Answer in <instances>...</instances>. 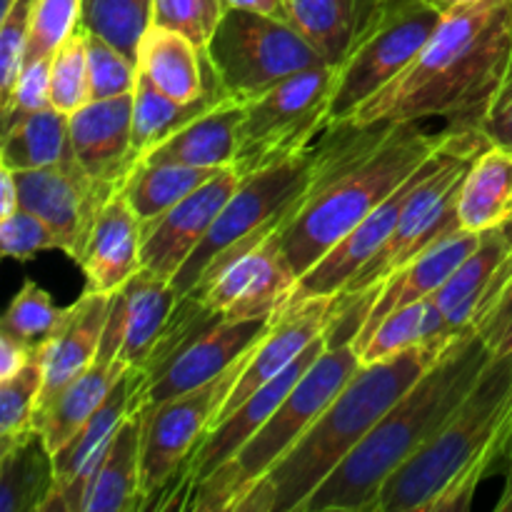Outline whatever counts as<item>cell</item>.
Returning a JSON list of instances; mask_svg holds the SVG:
<instances>
[{
  "instance_id": "1",
  "label": "cell",
  "mask_w": 512,
  "mask_h": 512,
  "mask_svg": "<svg viewBox=\"0 0 512 512\" xmlns=\"http://www.w3.org/2000/svg\"><path fill=\"white\" fill-rule=\"evenodd\" d=\"M425 120L333 125L325 130V160L288 223L278 230L290 268L303 278L335 243L363 223L445 140Z\"/></svg>"
},
{
  "instance_id": "2",
  "label": "cell",
  "mask_w": 512,
  "mask_h": 512,
  "mask_svg": "<svg viewBox=\"0 0 512 512\" xmlns=\"http://www.w3.org/2000/svg\"><path fill=\"white\" fill-rule=\"evenodd\" d=\"M512 68V0H475L443 15L405 73L348 120L353 125L445 118L478 128Z\"/></svg>"
},
{
  "instance_id": "3",
  "label": "cell",
  "mask_w": 512,
  "mask_h": 512,
  "mask_svg": "<svg viewBox=\"0 0 512 512\" xmlns=\"http://www.w3.org/2000/svg\"><path fill=\"white\" fill-rule=\"evenodd\" d=\"M490 358L473 330L455 335L428 373L410 385L298 512H373L383 485L438 435Z\"/></svg>"
},
{
  "instance_id": "4",
  "label": "cell",
  "mask_w": 512,
  "mask_h": 512,
  "mask_svg": "<svg viewBox=\"0 0 512 512\" xmlns=\"http://www.w3.org/2000/svg\"><path fill=\"white\" fill-rule=\"evenodd\" d=\"M453 338L428 340L388 360L360 365L303 438L248 490L235 512H298L410 385L428 373Z\"/></svg>"
},
{
  "instance_id": "5",
  "label": "cell",
  "mask_w": 512,
  "mask_h": 512,
  "mask_svg": "<svg viewBox=\"0 0 512 512\" xmlns=\"http://www.w3.org/2000/svg\"><path fill=\"white\" fill-rule=\"evenodd\" d=\"M512 440V353L490 358L448 423L383 485L373 512H465Z\"/></svg>"
},
{
  "instance_id": "6",
  "label": "cell",
  "mask_w": 512,
  "mask_h": 512,
  "mask_svg": "<svg viewBox=\"0 0 512 512\" xmlns=\"http://www.w3.org/2000/svg\"><path fill=\"white\" fill-rule=\"evenodd\" d=\"M360 365L363 363L350 338L330 340L325 353L305 370L258 433L205 483H200L180 510L235 512L248 490L303 438L305 430L358 373Z\"/></svg>"
},
{
  "instance_id": "7",
  "label": "cell",
  "mask_w": 512,
  "mask_h": 512,
  "mask_svg": "<svg viewBox=\"0 0 512 512\" xmlns=\"http://www.w3.org/2000/svg\"><path fill=\"white\" fill-rule=\"evenodd\" d=\"M323 160L325 138L303 153L245 175L203 243L173 278L175 290L180 295L193 293L218 275L230 260L248 253L268 235L278 233L318 178Z\"/></svg>"
},
{
  "instance_id": "8",
  "label": "cell",
  "mask_w": 512,
  "mask_h": 512,
  "mask_svg": "<svg viewBox=\"0 0 512 512\" xmlns=\"http://www.w3.org/2000/svg\"><path fill=\"white\" fill-rule=\"evenodd\" d=\"M440 20L443 13L428 0H373L335 68L328 128L348 123L360 105L405 73L430 43Z\"/></svg>"
},
{
  "instance_id": "9",
  "label": "cell",
  "mask_w": 512,
  "mask_h": 512,
  "mask_svg": "<svg viewBox=\"0 0 512 512\" xmlns=\"http://www.w3.org/2000/svg\"><path fill=\"white\" fill-rule=\"evenodd\" d=\"M205 50L225 93L243 103L303 70L328 65L288 20L240 8L225 10Z\"/></svg>"
},
{
  "instance_id": "10",
  "label": "cell",
  "mask_w": 512,
  "mask_h": 512,
  "mask_svg": "<svg viewBox=\"0 0 512 512\" xmlns=\"http://www.w3.org/2000/svg\"><path fill=\"white\" fill-rule=\"evenodd\" d=\"M333 93L335 68L318 65L248 100L233 163L240 178L308 150L328 130Z\"/></svg>"
},
{
  "instance_id": "11",
  "label": "cell",
  "mask_w": 512,
  "mask_h": 512,
  "mask_svg": "<svg viewBox=\"0 0 512 512\" xmlns=\"http://www.w3.org/2000/svg\"><path fill=\"white\" fill-rule=\"evenodd\" d=\"M253 353V350H250ZM248 355L230 365L223 375L190 393L170 398L143 415V445H140V510L155 508L160 495L178 478L193 450L208 433L215 413L243 373Z\"/></svg>"
},
{
  "instance_id": "12",
  "label": "cell",
  "mask_w": 512,
  "mask_h": 512,
  "mask_svg": "<svg viewBox=\"0 0 512 512\" xmlns=\"http://www.w3.org/2000/svg\"><path fill=\"white\" fill-rule=\"evenodd\" d=\"M330 345L328 333L323 338L315 340L293 365H290L285 373H280L278 378L270 380L268 385H263L260 390H255L243 405L233 410L228 418L220 420L215 428H210L203 435V440L198 443V448L193 450V455L188 458V463L180 468L178 478L170 483V488L165 490V500L160 505H155L158 510H180L183 503L188 500V495L198 488L200 483L210 478L215 470L223 463H228L250 438L260 430V425L273 415V410L278 408L285 400V395L293 390V385L298 383L305 375V370L325 353V348Z\"/></svg>"
},
{
  "instance_id": "13",
  "label": "cell",
  "mask_w": 512,
  "mask_h": 512,
  "mask_svg": "<svg viewBox=\"0 0 512 512\" xmlns=\"http://www.w3.org/2000/svg\"><path fill=\"white\" fill-rule=\"evenodd\" d=\"M15 180L20 208L43 218L60 238L63 253L80 263L95 218L115 190L95 183L75 153L48 168L20 170Z\"/></svg>"
},
{
  "instance_id": "14",
  "label": "cell",
  "mask_w": 512,
  "mask_h": 512,
  "mask_svg": "<svg viewBox=\"0 0 512 512\" xmlns=\"http://www.w3.org/2000/svg\"><path fill=\"white\" fill-rule=\"evenodd\" d=\"M340 315H343V310H340V295L288 300L285 308H280L273 315L270 328L265 330V335L253 348L238 383L233 385L225 403L218 408L210 428H215L220 420L228 418L255 390H260L270 380L278 378L280 373H285L315 340L323 338L333 328L335 320H340Z\"/></svg>"
},
{
  "instance_id": "15",
  "label": "cell",
  "mask_w": 512,
  "mask_h": 512,
  "mask_svg": "<svg viewBox=\"0 0 512 512\" xmlns=\"http://www.w3.org/2000/svg\"><path fill=\"white\" fill-rule=\"evenodd\" d=\"M295 283L298 275L280 248L278 233H273L188 295H195L210 313L223 315L225 320L273 318L285 308Z\"/></svg>"
},
{
  "instance_id": "16",
  "label": "cell",
  "mask_w": 512,
  "mask_h": 512,
  "mask_svg": "<svg viewBox=\"0 0 512 512\" xmlns=\"http://www.w3.org/2000/svg\"><path fill=\"white\" fill-rule=\"evenodd\" d=\"M240 173L235 165L220 170L215 178L200 185L195 193L180 200L170 210L153 220L140 223V258L143 268L160 278L173 283L175 275L180 273L190 255L195 253L208 230L223 213L228 200L240 185Z\"/></svg>"
},
{
  "instance_id": "17",
  "label": "cell",
  "mask_w": 512,
  "mask_h": 512,
  "mask_svg": "<svg viewBox=\"0 0 512 512\" xmlns=\"http://www.w3.org/2000/svg\"><path fill=\"white\" fill-rule=\"evenodd\" d=\"M273 318H248V320H220L210 330L185 345L173 363L155 375L150 383L138 388L133 400V410H148L165 403L170 398L190 393L200 385L210 383L223 375L230 365L238 363L243 355L258 345Z\"/></svg>"
},
{
  "instance_id": "18",
  "label": "cell",
  "mask_w": 512,
  "mask_h": 512,
  "mask_svg": "<svg viewBox=\"0 0 512 512\" xmlns=\"http://www.w3.org/2000/svg\"><path fill=\"white\" fill-rule=\"evenodd\" d=\"M143 385L138 368H128L100 403V408L80 425L78 433L53 455L55 490L45 512H83L85 493L105 450L113 443L120 423L133 410V400Z\"/></svg>"
},
{
  "instance_id": "19",
  "label": "cell",
  "mask_w": 512,
  "mask_h": 512,
  "mask_svg": "<svg viewBox=\"0 0 512 512\" xmlns=\"http://www.w3.org/2000/svg\"><path fill=\"white\" fill-rule=\"evenodd\" d=\"M480 240H483V233H470V230L463 228L455 230L448 238L440 240L438 245L420 253L410 263H405L398 273L390 275L378 288L368 290L363 295L365 310L360 313V323L355 328L353 338H350L355 350L368 343L380 320L388 318L393 310L425 298H435V293L448 283V278L458 270V265L478 248Z\"/></svg>"
},
{
  "instance_id": "20",
  "label": "cell",
  "mask_w": 512,
  "mask_h": 512,
  "mask_svg": "<svg viewBox=\"0 0 512 512\" xmlns=\"http://www.w3.org/2000/svg\"><path fill=\"white\" fill-rule=\"evenodd\" d=\"M125 333V293L118 290L113 295V308H110L108 325H105L100 350L90 368L80 378H75L63 393L58 395L53 405L40 415L38 430L43 435L50 453H58L70 438L80 430V425L100 408L120 375L128 373L130 365L120 358V345Z\"/></svg>"
},
{
  "instance_id": "21",
  "label": "cell",
  "mask_w": 512,
  "mask_h": 512,
  "mask_svg": "<svg viewBox=\"0 0 512 512\" xmlns=\"http://www.w3.org/2000/svg\"><path fill=\"white\" fill-rule=\"evenodd\" d=\"M70 145L85 173L105 188H123L133 173V93L88 100L70 115Z\"/></svg>"
},
{
  "instance_id": "22",
  "label": "cell",
  "mask_w": 512,
  "mask_h": 512,
  "mask_svg": "<svg viewBox=\"0 0 512 512\" xmlns=\"http://www.w3.org/2000/svg\"><path fill=\"white\" fill-rule=\"evenodd\" d=\"M110 308H113V295L95 293V290H85L73 305H68L60 328L40 348L43 390H40L38 398L35 423L58 400V395L90 368L100 350Z\"/></svg>"
},
{
  "instance_id": "23",
  "label": "cell",
  "mask_w": 512,
  "mask_h": 512,
  "mask_svg": "<svg viewBox=\"0 0 512 512\" xmlns=\"http://www.w3.org/2000/svg\"><path fill=\"white\" fill-rule=\"evenodd\" d=\"M78 265L85 273V290L105 295L123 290L125 283L143 270L140 218L123 188L115 190L100 208Z\"/></svg>"
},
{
  "instance_id": "24",
  "label": "cell",
  "mask_w": 512,
  "mask_h": 512,
  "mask_svg": "<svg viewBox=\"0 0 512 512\" xmlns=\"http://www.w3.org/2000/svg\"><path fill=\"white\" fill-rule=\"evenodd\" d=\"M138 70L180 103L200 100L220 83L208 50L195 45L188 35L155 23L140 40Z\"/></svg>"
},
{
  "instance_id": "25",
  "label": "cell",
  "mask_w": 512,
  "mask_h": 512,
  "mask_svg": "<svg viewBox=\"0 0 512 512\" xmlns=\"http://www.w3.org/2000/svg\"><path fill=\"white\" fill-rule=\"evenodd\" d=\"M245 118V103L238 98H223L203 115L155 145L138 163H180L193 168H228L238 153L240 125Z\"/></svg>"
},
{
  "instance_id": "26",
  "label": "cell",
  "mask_w": 512,
  "mask_h": 512,
  "mask_svg": "<svg viewBox=\"0 0 512 512\" xmlns=\"http://www.w3.org/2000/svg\"><path fill=\"white\" fill-rule=\"evenodd\" d=\"M510 248L512 228L508 225L503 223L493 230H485L478 248L458 265L448 283L435 293V300H438L440 310L445 313L455 335L473 330L475 320L480 318L490 295H493L498 270L503 260L508 258Z\"/></svg>"
},
{
  "instance_id": "27",
  "label": "cell",
  "mask_w": 512,
  "mask_h": 512,
  "mask_svg": "<svg viewBox=\"0 0 512 512\" xmlns=\"http://www.w3.org/2000/svg\"><path fill=\"white\" fill-rule=\"evenodd\" d=\"M140 445L143 415L140 410H130L90 480L83 512L140 510Z\"/></svg>"
},
{
  "instance_id": "28",
  "label": "cell",
  "mask_w": 512,
  "mask_h": 512,
  "mask_svg": "<svg viewBox=\"0 0 512 512\" xmlns=\"http://www.w3.org/2000/svg\"><path fill=\"white\" fill-rule=\"evenodd\" d=\"M123 293L125 333L123 345H120V358L130 368H143L183 295L175 290L170 280L150 273L148 268L135 273L125 283Z\"/></svg>"
},
{
  "instance_id": "29",
  "label": "cell",
  "mask_w": 512,
  "mask_h": 512,
  "mask_svg": "<svg viewBox=\"0 0 512 512\" xmlns=\"http://www.w3.org/2000/svg\"><path fill=\"white\" fill-rule=\"evenodd\" d=\"M512 210V153L490 143L465 173L458 195L460 228L485 233L508 220Z\"/></svg>"
},
{
  "instance_id": "30",
  "label": "cell",
  "mask_w": 512,
  "mask_h": 512,
  "mask_svg": "<svg viewBox=\"0 0 512 512\" xmlns=\"http://www.w3.org/2000/svg\"><path fill=\"white\" fill-rule=\"evenodd\" d=\"M223 98H228V93H225L223 85L218 83L213 85V88H210L200 100H193V103H180V100L165 95L163 90L148 78V75L138 70V83H135V90H133L135 165H138V160L143 158L148 150H153L155 145L163 143L165 138L178 133L183 125H188L190 120L203 115L205 110H210Z\"/></svg>"
},
{
  "instance_id": "31",
  "label": "cell",
  "mask_w": 512,
  "mask_h": 512,
  "mask_svg": "<svg viewBox=\"0 0 512 512\" xmlns=\"http://www.w3.org/2000/svg\"><path fill=\"white\" fill-rule=\"evenodd\" d=\"M53 490V453L40 430L0 453V512H45Z\"/></svg>"
},
{
  "instance_id": "32",
  "label": "cell",
  "mask_w": 512,
  "mask_h": 512,
  "mask_svg": "<svg viewBox=\"0 0 512 512\" xmlns=\"http://www.w3.org/2000/svg\"><path fill=\"white\" fill-rule=\"evenodd\" d=\"M73 153L70 115L55 108L38 110L3 130L0 165L15 170H38L60 163Z\"/></svg>"
},
{
  "instance_id": "33",
  "label": "cell",
  "mask_w": 512,
  "mask_h": 512,
  "mask_svg": "<svg viewBox=\"0 0 512 512\" xmlns=\"http://www.w3.org/2000/svg\"><path fill=\"white\" fill-rule=\"evenodd\" d=\"M288 23L323 55V60L338 68L348 53L358 30L360 0H283Z\"/></svg>"
},
{
  "instance_id": "34",
  "label": "cell",
  "mask_w": 512,
  "mask_h": 512,
  "mask_svg": "<svg viewBox=\"0 0 512 512\" xmlns=\"http://www.w3.org/2000/svg\"><path fill=\"white\" fill-rule=\"evenodd\" d=\"M223 168H193L180 163H138L128 180L123 183V193L133 205L140 223L153 220L188 198L190 193L208 183Z\"/></svg>"
},
{
  "instance_id": "35",
  "label": "cell",
  "mask_w": 512,
  "mask_h": 512,
  "mask_svg": "<svg viewBox=\"0 0 512 512\" xmlns=\"http://www.w3.org/2000/svg\"><path fill=\"white\" fill-rule=\"evenodd\" d=\"M453 335L455 333L450 330L448 318L440 310L438 300H418V303H410L405 308L393 310L388 318L380 320V325L370 335L368 343L358 350L360 363L388 360L420 343H428V340L438 338H453Z\"/></svg>"
},
{
  "instance_id": "36",
  "label": "cell",
  "mask_w": 512,
  "mask_h": 512,
  "mask_svg": "<svg viewBox=\"0 0 512 512\" xmlns=\"http://www.w3.org/2000/svg\"><path fill=\"white\" fill-rule=\"evenodd\" d=\"M153 25V0H85L80 28L100 35L138 63L140 40Z\"/></svg>"
},
{
  "instance_id": "37",
  "label": "cell",
  "mask_w": 512,
  "mask_h": 512,
  "mask_svg": "<svg viewBox=\"0 0 512 512\" xmlns=\"http://www.w3.org/2000/svg\"><path fill=\"white\" fill-rule=\"evenodd\" d=\"M43 390L40 353L13 378L0 380V453L38 433V398Z\"/></svg>"
},
{
  "instance_id": "38",
  "label": "cell",
  "mask_w": 512,
  "mask_h": 512,
  "mask_svg": "<svg viewBox=\"0 0 512 512\" xmlns=\"http://www.w3.org/2000/svg\"><path fill=\"white\" fill-rule=\"evenodd\" d=\"M68 308H55L53 298L33 280H25L0 320V333L33 348H43L60 328Z\"/></svg>"
},
{
  "instance_id": "39",
  "label": "cell",
  "mask_w": 512,
  "mask_h": 512,
  "mask_svg": "<svg viewBox=\"0 0 512 512\" xmlns=\"http://www.w3.org/2000/svg\"><path fill=\"white\" fill-rule=\"evenodd\" d=\"M90 100L88 45L85 30L70 35L50 60V103L55 110L73 115Z\"/></svg>"
},
{
  "instance_id": "40",
  "label": "cell",
  "mask_w": 512,
  "mask_h": 512,
  "mask_svg": "<svg viewBox=\"0 0 512 512\" xmlns=\"http://www.w3.org/2000/svg\"><path fill=\"white\" fill-rule=\"evenodd\" d=\"M85 0H33L25 63L53 58L55 50L80 30Z\"/></svg>"
},
{
  "instance_id": "41",
  "label": "cell",
  "mask_w": 512,
  "mask_h": 512,
  "mask_svg": "<svg viewBox=\"0 0 512 512\" xmlns=\"http://www.w3.org/2000/svg\"><path fill=\"white\" fill-rule=\"evenodd\" d=\"M85 45H88L90 100H108L133 93L138 83V63L90 30H85Z\"/></svg>"
},
{
  "instance_id": "42",
  "label": "cell",
  "mask_w": 512,
  "mask_h": 512,
  "mask_svg": "<svg viewBox=\"0 0 512 512\" xmlns=\"http://www.w3.org/2000/svg\"><path fill=\"white\" fill-rule=\"evenodd\" d=\"M225 10V0H153V23L178 30L195 45L208 48Z\"/></svg>"
},
{
  "instance_id": "43",
  "label": "cell",
  "mask_w": 512,
  "mask_h": 512,
  "mask_svg": "<svg viewBox=\"0 0 512 512\" xmlns=\"http://www.w3.org/2000/svg\"><path fill=\"white\" fill-rule=\"evenodd\" d=\"M0 248L5 258L30 263L45 250H63V245L43 218L20 208L10 218L0 220Z\"/></svg>"
},
{
  "instance_id": "44",
  "label": "cell",
  "mask_w": 512,
  "mask_h": 512,
  "mask_svg": "<svg viewBox=\"0 0 512 512\" xmlns=\"http://www.w3.org/2000/svg\"><path fill=\"white\" fill-rule=\"evenodd\" d=\"M30 13L33 0H13L5 13H0V95L8 100L20 70L25 65L30 38Z\"/></svg>"
},
{
  "instance_id": "45",
  "label": "cell",
  "mask_w": 512,
  "mask_h": 512,
  "mask_svg": "<svg viewBox=\"0 0 512 512\" xmlns=\"http://www.w3.org/2000/svg\"><path fill=\"white\" fill-rule=\"evenodd\" d=\"M50 60L53 58L30 60L23 65L13 85V93L8 95V100H3V108H0L3 130L38 110L53 108L50 103Z\"/></svg>"
},
{
  "instance_id": "46",
  "label": "cell",
  "mask_w": 512,
  "mask_h": 512,
  "mask_svg": "<svg viewBox=\"0 0 512 512\" xmlns=\"http://www.w3.org/2000/svg\"><path fill=\"white\" fill-rule=\"evenodd\" d=\"M473 333L483 340L493 358L512 353V275L473 325Z\"/></svg>"
},
{
  "instance_id": "47",
  "label": "cell",
  "mask_w": 512,
  "mask_h": 512,
  "mask_svg": "<svg viewBox=\"0 0 512 512\" xmlns=\"http://www.w3.org/2000/svg\"><path fill=\"white\" fill-rule=\"evenodd\" d=\"M480 133L493 145L510 150L512 153V78L505 80L503 88L488 105V110L480 118Z\"/></svg>"
},
{
  "instance_id": "48",
  "label": "cell",
  "mask_w": 512,
  "mask_h": 512,
  "mask_svg": "<svg viewBox=\"0 0 512 512\" xmlns=\"http://www.w3.org/2000/svg\"><path fill=\"white\" fill-rule=\"evenodd\" d=\"M38 353L40 348L25 345L20 343V340L10 338V335L0 333V380L13 378V375L20 373V370H23Z\"/></svg>"
},
{
  "instance_id": "49",
  "label": "cell",
  "mask_w": 512,
  "mask_h": 512,
  "mask_svg": "<svg viewBox=\"0 0 512 512\" xmlns=\"http://www.w3.org/2000/svg\"><path fill=\"white\" fill-rule=\"evenodd\" d=\"M15 210H20V193L18 180H15V170L0 165V220L10 218Z\"/></svg>"
},
{
  "instance_id": "50",
  "label": "cell",
  "mask_w": 512,
  "mask_h": 512,
  "mask_svg": "<svg viewBox=\"0 0 512 512\" xmlns=\"http://www.w3.org/2000/svg\"><path fill=\"white\" fill-rule=\"evenodd\" d=\"M225 8H240L253 10V13L273 15V18H285V3L283 0H225Z\"/></svg>"
},
{
  "instance_id": "51",
  "label": "cell",
  "mask_w": 512,
  "mask_h": 512,
  "mask_svg": "<svg viewBox=\"0 0 512 512\" xmlns=\"http://www.w3.org/2000/svg\"><path fill=\"white\" fill-rule=\"evenodd\" d=\"M430 5H433L438 13H450V10L460 8V5H468V3H475V0H428Z\"/></svg>"
},
{
  "instance_id": "52",
  "label": "cell",
  "mask_w": 512,
  "mask_h": 512,
  "mask_svg": "<svg viewBox=\"0 0 512 512\" xmlns=\"http://www.w3.org/2000/svg\"><path fill=\"white\" fill-rule=\"evenodd\" d=\"M505 460H508V478H505L503 498H510V495H512V440H510V448H508V455H505ZM503 498H500V500H503Z\"/></svg>"
},
{
  "instance_id": "53",
  "label": "cell",
  "mask_w": 512,
  "mask_h": 512,
  "mask_svg": "<svg viewBox=\"0 0 512 512\" xmlns=\"http://www.w3.org/2000/svg\"><path fill=\"white\" fill-rule=\"evenodd\" d=\"M495 510H498V512H512V495H510V498L498 500V505H495Z\"/></svg>"
},
{
  "instance_id": "54",
  "label": "cell",
  "mask_w": 512,
  "mask_h": 512,
  "mask_svg": "<svg viewBox=\"0 0 512 512\" xmlns=\"http://www.w3.org/2000/svg\"><path fill=\"white\" fill-rule=\"evenodd\" d=\"M10 5H13V0H0V13H5V10H8Z\"/></svg>"
},
{
  "instance_id": "55",
  "label": "cell",
  "mask_w": 512,
  "mask_h": 512,
  "mask_svg": "<svg viewBox=\"0 0 512 512\" xmlns=\"http://www.w3.org/2000/svg\"><path fill=\"white\" fill-rule=\"evenodd\" d=\"M505 225H508V228H512V210H510V215H508V220H505Z\"/></svg>"
},
{
  "instance_id": "56",
  "label": "cell",
  "mask_w": 512,
  "mask_h": 512,
  "mask_svg": "<svg viewBox=\"0 0 512 512\" xmlns=\"http://www.w3.org/2000/svg\"><path fill=\"white\" fill-rule=\"evenodd\" d=\"M508 78H512V68H510V75H508ZM505 85V83H503Z\"/></svg>"
}]
</instances>
